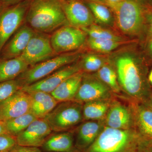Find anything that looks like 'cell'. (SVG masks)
<instances>
[{
    "instance_id": "9a60e30c",
    "label": "cell",
    "mask_w": 152,
    "mask_h": 152,
    "mask_svg": "<svg viewBox=\"0 0 152 152\" xmlns=\"http://www.w3.org/2000/svg\"><path fill=\"white\" fill-rule=\"evenodd\" d=\"M29 94L21 89L0 103V120L6 121L30 112Z\"/></svg>"
},
{
    "instance_id": "ffe728a7",
    "label": "cell",
    "mask_w": 152,
    "mask_h": 152,
    "mask_svg": "<svg viewBox=\"0 0 152 152\" xmlns=\"http://www.w3.org/2000/svg\"><path fill=\"white\" fill-rule=\"evenodd\" d=\"M74 134L71 131L50 135L45 142L42 149L50 152H75Z\"/></svg>"
},
{
    "instance_id": "ba28073f",
    "label": "cell",
    "mask_w": 152,
    "mask_h": 152,
    "mask_svg": "<svg viewBox=\"0 0 152 152\" xmlns=\"http://www.w3.org/2000/svg\"><path fill=\"white\" fill-rule=\"evenodd\" d=\"M87 36L81 29L66 25L53 32L51 43L56 54H62L81 48L87 40Z\"/></svg>"
},
{
    "instance_id": "e575fe53",
    "label": "cell",
    "mask_w": 152,
    "mask_h": 152,
    "mask_svg": "<svg viewBox=\"0 0 152 152\" xmlns=\"http://www.w3.org/2000/svg\"><path fill=\"white\" fill-rule=\"evenodd\" d=\"M140 152H152V139H141L140 145Z\"/></svg>"
},
{
    "instance_id": "4316f807",
    "label": "cell",
    "mask_w": 152,
    "mask_h": 152,
    "mask_svg": "<svg viewBox=\"0 0 152 152\" xmlns=\"http://www.w3.org/2000/svg\"><path fill=\"white\" fill-rule=\"evenodd\" d=\"M87 5L94 17L95 20L104 25L111 24L113 16L110 11L107 7L92 1L87 2Z\"/></svg>"
},
{
    "instance_id": "4dcf8cb0",
    "label": "cell",
    "mask_w": 152,
    "mask_h": 152,
    "mask_svg": "<svg viewBox=\"0 0 152 152\" xmlns=\"http://www.w3.org/2000/svg\"><path fill=\"white\" fill-rule=\"evenodd\" d=\"M17 145L16 137L8 133L0 134V152L10 150Z\"/></svg>"
},
{
    "instance_id": "52a82bcc",
    "label": "cell",
    "mask_w": 152,
    "mask_h": 152,
    "mask_svg": "<svg viewBox=\"0 0 152 152\" xmlns=\"http://www.w3.org/2000/svg\"><path fill=\"white\" fill-rule=\"evenodd\" d=\"M32 0H24L0 12V53L9 39L25 23Z\"/></svg>"
},
{
    "instance_id": "7402d4cb",
    "label": "cell",
    "mask_w": 152,
    "mask_h": 152,
    "mask_svg": "<svg viewBox=\"0 0 152 152\" xmlns=\"http://www.w3.org/2000/svg\"><path fill=\"white\" fill-rule=\"evenodd\" d=\"M116 97L107 99L91 101L83 103V121L104 120L113 101Z\"/></svg>"
},
{
    "instance_id": "1f68e13d",
    "label": "cell",
    "mask_w": 152,
    "mask_h": 152,
    "mask_svg": "<svg viewBox=\"0 0 152 152\" xmlns=\"http://www.w3.org/2000/svg\"><path fill=\"white\" fill-rule=\"evenodd\" d=\"M152 36V7H146L145 15V39L143 43Z\"/></svg>"
},
{
    "instance_id": "f1b7e54d",
    "label": "cell",
    "mask_w": 152,
    "mask_h": 152,
    "mask_svg": "<svg viewBox=\"0 0 152 152\" xmlns=\"http://www.w3.org/2000/svg\"><path fill=\"white\" fill-rule=\"evenodd\" d=\"M89 37L94 39H105L123 42L122 38L104 28L93 24L88 27L81 29Z\"/></svg>"
},
{
    "instance_id": "277c9868",
    "label": "cell",
    "mask_w": 152,
    "mask_h": 152,
    "mask_svg": "<svg viewBox=\"0 0 152 152\" xmlns=\"http://www.w3.org/2000/svg\"><path fill=\"white\" fill-rule=\"evenodd\" d=\"M110 7L115 12L119 28L144 42L146 6L140 0H123Z\"/></svg>"
},
{
    "instance_id": "f35d334b",
    "label": "cell",
    "mask_w": 152,
    "mask_h": 152,
    "mask_svg": "<svg viewBox=\"0 0 152 152\" xmlns=\"http://www.w3.org/2000/svg\"><path fill=\"white\" fill-rule=\"evenodd\" d=\"M143 103L149 106L152 109V95L149 98V99Z\"/></svg>"
},
{
    "instance_id": "74e56055",
    "label": "cell",
    "mask_w": 152,
    "mask_h": 152,
    "mask_svg": "<svg viewBox=\"0 0 152 152\" xmlns=\"http://www.w3.org/2000/svg\"><path fill=\"white\" fill-rule=\"evenodd\" d=\"M106 1L108 4L109 6L110 7H111V6L114 5L118 4V3H120V2L122 1L123 0H106Z\"/></svg>"
},
{
    "instance_id": "cb8c5ba5",
    "label": "cell",
    "mask_w": 152,
    "mask_h": 152,
    "mask_svg": "<svg viewBox=\"0 0 152 152\" xmlns=\"http://www.w3.org/2000/svg\"><path fill=\"white\" fill-rule=\"evenodd\" d=\"M118 97L124 96L118 82L116 72L110 63H107L94 74Z\"/></svg>"
},
{
    "instance_id": "30bf717a",
    "label": "cell",
    "mask_w": 152,
    "mask_h": 152,
    "mask_svg": "<svg viewBox=\"0 0 152 152\" xmlns=\"http://www.w3.org/2000/svg\"><path fill=\"white\" fill-rule=\"evenodd\" d=\"M116 96L94 74L84 72L80 86L74 100L83 104L89 101L107 99Z\"/></svg>"
},
{
    "instance_id": "44dd1931",
    "label": "cell",
    "mask_w": 152,
    "mask_h": 152,
    "mask_svg": "<svg viewBox=\"0 0 152 152\" xmlns=\"http://www.w3.org/2000/svg\"><path fill=\"white\" fill-rule=\"evenodd\" d=\"M83 74L84 72L81 71L68 78L51 94L59 103L74 100L80 86Z\"/></svg>"
},
{
    "instance_id": "f546056e",
    "label": "cell",
    "mask_w": 152,
    "mask_h": 152,
    "mask_svg": "<svg viewBox=\"0 0 152 152\" xmlns=\"http://www.w3.org/2000/svg\"><path fill=\"white\" fill-rule=\"evenodd\" d=\"M21 88L16 79L0 83V103L10 97Z\"/></svg>"
},
{
    "instance_id": "836d02e7",
    "label": "cell",
    "mask_w": 152,
    "mask_h": 152,
    "mask_svg": "<svg viewBox=\"0 0 152 152\" xmlns=\"http://www.w3.org/2000/svg\"><path fill=\"white\" fill-rule=\"evenodd\" d=\"M10 152H42L39 148L22 146L17 145L10 150Z\"/></svg>"
},
{
    "instance_id": "d4e9b609",
    "label": "cell",
    "mask_w": 152,
    "mask_h": 152,
    "mask_svg": "<svg viewBox=\"0 0 152 152\" xmlns=\"http://www.w3.org/2000/svg\"><path fill=\"white\" fill-rule=\"evenodd\" d=\"M37 118L29 112L17 118L5 121L7 132L10 134L16 137Z\"/></svg>"
},
{
    "instance_id": "ab89813d",
    "label": "cell",
    "mask_w": 152,
    "mask_h": 152,
    "mask_svg": "<svg viewBox=\"0 0 152 152\" xmlns=\"http://www.w3.org/2000/svg\"><path fill=\"white\" fill-rule=\"evenodd\" d=\"M148 80L150 84L152 86V69L151 70V71H149L148 76Z\"/></svg>"
},
{
    "instance_id": "7a4b0ae2",
    "label": "cell",
    "mask_w": 152,
    "mask_h": 152,
    "mask_svg": "<svg viewBox=\"0 0 152 152\" xmlns=\"http://www.w3.org/2000/svg\"><path fill=\"white\" fill-rule=\"evenodd\" d=\"M25 23L40 32H53L69 25L60 0H32Z\"/></svg>"
},
{
    "instance_id": "484cf974",
    "label": "cell",
    "mask_w": 152,
    "mask_h": 152,
    "mask_svg": "<svg viewBox=\"0 0 152 152\" xmlns=\"http://www.w3.org/2000/svg\"><path fill=\"white\" fill-rule=\"evenodd\" d=\"M88 46L96 51L100 53H109L118 48L123 44V42L105 39H94L89 37L87 39Z\"/></svg>"
},
{
    "instance_id": "8992f818",
    "label": "cell",
    "mask_w": 152,
    "mask_h": 152,
    "mask_svg": "<svg viewBox=\"0 0 152 152\" xmlns=\"http://www.w3.org/2000/svg\"><path fill=\"white\" fill-rule=\"evenodd\" d=\"M81 54L71 52L57 55L46 61L30 66L16 80L22 88L42 80L64 66L75 62L80 58Z\"/></svg>"
},
{
    "instance_id": "7c38bea8",
    "label": "cell",
    "mask_w": 152,
    "mask_h": 152,
    "mask_svg": "<svg viewBox=\"0 0 152 152\" xmlns=\"http://www.w3.org/2000/svg\"><path fill=\"white\" fill-rule=\"evenodd\" d=\"M127 104L114 100L104 119L105 126L118 129H135L132 108L128 98Z\"/></svg>"
},
{
    "instance_id": "60d3db41",
    "label": "cell",
    "mask_w": 152,
    "mask_h": 152,
    "mask_svg": "<svg viewBox=\"0 0 152 152\" xmlns=\"http://www.w3.org/2000/svg\"><path fill=\"white\" fill-rule=\"evenodd\" d=\"M0 152H10V150H7V151H3Z\"/></svg>"
},
{
    "instance_id": "8d00e7d4",
    "label": "cell",
    "mask_w": 152,
    "mask_h": 152,
    "mask_svg": "<svg viewBox=\"0 0 152 152\" xmlns=\"http://www.w3.org/2000/svg\"><path fill=\"white\" fill-rule=\"evenodd\" d=\"M7 133L6 129L5 122L4 121L0 120V134Z\"/></svg>"
},
{
    "instance_id": "d590c367",
    "label": "cell",
    "mask_w": 152,
    "mask_h": 152,
    "mask_svg": "<svg viewBox=\"0 0 152 152\" xmlns=\"http://www.w3.org/2000/svg\"><path fill=\"white\" fill-rule=\"evenodd\" d=\"M24 0H0V10L1 11L4 9L21 2Z\"/></svg>"
},
{
    "instance_id": "7bdbcfd3",
    "label": "cell",
    "mask_w": 152,
    "mask_h": 152,
    "mask_svg": "<svg viewBox=\"0 0 152 152\" xmlns=\"http://www.w3.org/2000/svg\"></svg>"
},
{
    "instance_id": "6da1fadb",
    "label": "cell",
    "mask_w": 152,
    "mask_h": 152,
    "mask_svg": "<svg viewBox=\"0 0 152 152\" xmlns=\"http://www.w3.org/2000/svg\"><path fill=\"white\" fill-rule=\"evenodd\" d=\"M110 64L116 72L118 82L125 96L144 103L152 95L148 78L150 64L143 49L134 48L116 54Z\"/></svg>"
},
{
    "instance_id": "4fadbf2b",
    "label": "cell",
    "mask_w": 152,
    "mask_h": 152,
    "mask_svg": "<svg viewBox=\"0 0 152 152\" xmlns=\"http://www.w3.org/2000/svg\"><path fill=\"white\" fill-rule=\"evenodd\" d=\"M69 25L82 29L94 24V17L82 0H60Z\"/></svg>"
},
{
    "instance_id": "d6986e66",
    "label": "cell",
    "mask_w": 152,
    "mask_h": 152,
    "mask_svg": "<svg viewBox=\"0 0 152 152\" xmlns=\"http://www.w3.org/2000/svg\"><path fill=\"white\" fill-rule=\"evenodd\" d=\"M28 93L31 97L30 112L37 118H45L59 103L50 93L38 91Z\"/></svg>"
},
{
    "instance_id": "9c48e42d",
    "label": "cell",
    "mask_w": 152,
    "mask_h": 152,
    "mask_svg": "<svg viewBox=\"0 0 152 152\" xmlns=\"http://www.w3.org/2000/svg\"><path fill=\"white\" fill-rule=\"evenodd\" d=\"M52 47L50 35L35 31L20 58L32 66L57 56Z\"/></svg>"
},
{
    "instance_id": "603a6c76",
    "label": "cell",
    "mask_w": 152,
    "mask_h": 152,
    "mask_svg": "<svg viewBox=\"0 0 152 152\" xmlns=\"http://www.w3.org/2000/svg\"><path fill=\"white\" fill-rule=\"evenodd\" d=\"M29 67L19 57L0 60V83L15 80Z\"/></svg>"
},
{
    "instance_id": "5bb4252c",
    "label": "cell",
    "mask_w": 152,
    "mask_h": 152,
    "mask_svg": "<svg viewBox=\"0 0 152 152\" xmlns=\"http://www.w3.org/2000/svg\"><path fill=\"white\" fill-rule=\"evenodd\" d=\"M53 132L45 118H37L16 137L17 145L22 146H42Z\"/></svg>"
},
{
    "instance_id": "5b68a950",
    "label": "cell",
    "mask_w": 152,
    "mask_h": 152,
    "mask_svg": "<svg viewBox=\"0 0 152 152\" xmlns=\"http://www.w3.org/2000/svg\"><path fill=\"white\" fill-rule=\"evenodd\" d=\"M83 104L75 101L59 103L45 118L53 132H67L82 122Z\"/></svg>"
},
{
    "instance_id": "83f0119b",
    "label": "cell",
    "mask_w": 152,
    "mask_h": 152,
    "mask_svg": "<svg viewBox=\"0 0 152 152\" xmlns=\"http://www.w3.org/2000/svg\"><path fill=\"white\" fill-rule=\"evenodd\" d=\"M80 61L82 71L87 73H96L107 63L104 58L92 54L83 56Z\"/></svg>"
},
{
    "instance_id": "e0dca14e",
    "label": "cell",
    "mask_w": 152,
    "mask_h": 152,
    "mask_svg": "<svg viewBox=\"0 0 152 152\" xmlns=\"http://www.w3.org/2000/svg\"><path fill=\"white\" fill-rule=\"evenodd\" d=\"M127 98L133 110L135 130L142 139H152V109L143 103Z\"/></svg>"
},
{
    "instance_id": "3957f363",
    "label": "cell",
    "mask_w": 152,
    "mask_h": 152,
    "mask_svg": "<svg viewBox=\"0 0 152 152\" xmlns=\"http://www.w3.org/2000/svg\"><path fill=\"white\" fill-rule=\"evenodd\" d=\"M141 139L135 129L105 126L94 143L83 152H140Z\"/></svg>"
},
{
    "instance_id": "2e32d148",
    "label": "cell",
    "mask_w": 152,
    "mask_h": 152,
    "mask_svg": "<svg viewBox=\"0 0 152 152\" xmlns=\"http://www.w3.org/2000/svg\"><path fill=\"white\" fill-rule=\"evenodd\" d=\"M34 32L26 24L22 25L3 47L0 53V60L20 57L24 51Z\"/></svg>"
},
{
    "instance_id": "d6a6232c",
    "label": "cell",
    "mask_w": 152,
    "mask_h": 152,
    "mask_svg": "<svg viewBox=\"0 0 152 152\" xmlns=\"http://www.w3.org/2000/svg\"><path fill=\"white\" fill-rule=\"evenodd\" d=\"M143 44V50L151 65L152 64V36L146 40Z\"/></svg>"
},
{
    "instance_id": "b9f144b4",
    "label": "cell",
    "mask_w": 152,
    "mask_h": 152,
    "mask_svg": "<svg viewBox=\"0 0 152 152\" xmlns=\"http://www.w3.org/2000/svg\"><path fill=\"white\" fill-rule=\"evenodd\" d=\"M97 1H105V0H96Z\"/></svg>"
},
{
    "instance_id": "ac0fdd59",
    "label": "cell",
    "mask_w": 152,
    "mask_h": 152,
    "mask_svg": "<svg viewBox=\"0 0 152 152\" xmlns=\"http://www.w3.org/2000/svg\"><path fill=\"white\" fill-rule=\"evenodd\" d=\"M78 127L75 147L83 152L95 141L105 126L104 120L84 121Z\"/></svg>"
},
{
    "instance_id": "8fae6325",
    "label": "cell",
    "mask_w": 152,
    "mask_h": 152,
    "mask_svg": "<svg viewBox=\"0 0 152 152\" xmlns=\"http://www.w3.org/2000/svg\"><path fill=\"white\" fill-rule=\"evenodd\" d=\"M82 71L80 60L60 68L53 73L32 84L22 87L26 92L42 91L51 94L61 83Z\"/></svg>"
}]
</instances>
